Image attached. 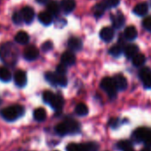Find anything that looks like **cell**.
Segmentation results:
<instances>
[{"mask_svg": "<svg viewBox=\"0 0 151 151\" xmlns=\"http://www.w3.org/2000/svg\"><path fill=\"white\" fill-rule=\"evenodd\" d=\"M53 97H54V93L51 91H45L43 93V101L49 105L52 102Z\"/></svg>", "mask_w": 151, "mask_h": 151, "instance_id": "obj_33", "label": "cell"}, {"mask_svg": "<svg viewBox=\"0 0 151 151\" xmlns=\"http://www.w3.org/2000/svg\"><path fill=\"white\" fill-rule=\"evenodd\" d=\"M50 105L52 107V109L56 111H60L64 106V99L60 94H54V97L50 103Z\"/></svg>", "mask_w": 151, "mask_h": 151, "instance_id": "obj_13", "label": "cell"}, {"mask_svg": "<svg viewBox=\"0 0 151 151\" xmlns=\"http://www.w3.org/2000/svg\"><path fill=\"white\" fill-rule=\"evenodd\" d=\"M60 6L57 2L55 1H49L48 5H47V12L49 14H51L52 16L53 15H57L60 13Z\"/></svg>", "mask_w": 151, "mask_h": 151, "instance_id": "obj_23", "label": "cell"}, {"mask_svg": "<svg viewBox=\"0 0 151 151\" xmlns=\"http://www.w3.org/2000/svg\"><path fill=\"white\" fill-rule=\"evenodd\" d=\"M111 19H112L113 27L115 29H121L125 22V18L123 15V14H121V13H118L116 15H113L111 17Z\"/></svg>", "mask_w": 151, "mask_h": 151, "instance_id": "obj_17", "label": "cell"}, {"mask_svg": "<svg viewBox=\"0 0 151 151\" xmlns=\"http://www.w3.org/2000/svg\"><path fill=\"white\" fill-rule=\"evenodd\" d=\"M68 126V133H77L80 131V124L72 118H67L64 121Z\"/></svg>", "mask_w": 151, "mask_h": 151, "instance_id": "obj_14", "label": "cell"}, {"mask_svg": "<svg viewBox=\"0 0 151 151\" xmlns=\"http://www.w3.org/2000/svg\"><path fill=\"white\" fill-rule=\"evenodd\" d=\"M133 14L138 16H144L148 12V6L147 3H139L133 8Z\"/></svg>", "mask_w": 151, "mask_h": 151, "instance_id": "obj_18", "label": "cell"}, {"mask_svg": "<svg viewBox=\"0 0 151 151\" xmlns=\"http://www.w3.org/2000/svg\"><path fill=\"white\" fill-rule=\"evenodd\" d=\"M60 6L66 14H69L75 10L76 1L75 0H62L60 3Z\"/></svg>", "mask_w": 151, "mask_h": 151, "instance_id": "obj_19", "label": "cell"}, {"mask_svg": "<svg viewBox=\"0 0 151 151\" xmlns=\"http://www.w3.org/2000/svg\"><path fill=\"white\" fill-rule=\"evenodd\" d=\"M18 56V49L12 43H6L0 48V57L6 64L13 66L16 63Z\"/></svg>", "mask_w": 151, "mask_h": 151, "instance_id": "obj_1", "label": "cell"}, {"mask_svg": "<svg viewBox=\"0 0 151 151\" xmlns=\"http://www.w3.org/2000/svg\"><path fill=\"white\" fill-rule=\"evenodd\" d=\"M149 129L145 127H139L136 129L132 133V138L136 142H144Z\"/></svg>", "mask_w": 151, "mask_h": 151, "instance_id": "obj_9", "label": "cell"}, {"mask_svg": "<svg viewBox=\"0 0 151 151\" xmlns=\"http://www.w3.org/2000/svg\"><path fill=\"white\" fill-rule=\"evenodd\" d=\"M116 147L119 150H127L129 148H132V142L129 140H120L119 142H117Z\"/></svg>", "mask_w": 151, "mask_h": 151, "instance_id": "obj_31", "label": "cell"}, {"mask_svg": "<svg viewBox=\"0 0 151 151\" xmlns=\"http://www.w3.org/2000/svg\"><path fill=\"white\" fill-rule=\"evenodd\" d=\"M142 27L146 30L151 31V17H147L146 19L143 20V22H142Z\"/></svg>", "mask_w": 151, "mask_h": 151, "instance_id": "obj_36", "label": "cell"}, {"mask_svg": "<svg viewBox=\"0 0 151 151\" xmlns=\"http://www.w3.org/2000/svg\"><path fill=\"white\" fill-rule=\"evenodd\" d=\"M38 20L42 24L48 26L52 22V15L48 12H41L38 14Z\"/></svg>", "mask_w": 151, "mask_h": 151, "instance_id": "obj_20", "label": "cell"}, {"mask_svg": "<svg viewBox=\"0 0 151 151\" xmlns=\"http://www.w3.org/2000/svg\"><path fill=\"white\" fill-rule=\"evenodd\" d=\"M144 143H145L146 147H151V130L150 129H149V131L147 132V137H146V139L144 140Z\"/></svg>", "mask_w": 151, "mask_h": 151, "instance_id": "obj_39", "label": "cell"}, {"mask_svg": "<svg viewBox=\"0 0 151 151\" xmlns=\"http://www.w3.org/2000/svg\"><path fill=\"white\" fill-rule=\"evenodd\" d=\"M12 19H13L14 23L16 24V25H21L22 22V21H23V20H22V14H21V13H19V12L14 13Z\"/></svg>", "mask_w": 151, "mask_h": 151, "instance_id": "obj_34", "label": "cell"}, {"mask_svg": "<svg viewBox=\"0 0 151 151\" xmlns=\"http://www.w3.org/2000/svg\"><path fill=\"white\" fill-rule=\"evenodd\" d=\"M123 51L125 56L127 57V59H132L139 52V47L134 44H130V45H127L124 48Z\"/></svg>", "mask_w": 151, "mask_h": 151, "instance_id": "obj_16", "label": "cell"}, {"mask_svg": "<svg viewBox=\"0 0 151 151\" xmlns=\"http://www.w3.org/2000/svg\"><path fill=\"white\" fill-rule=\"evenodd\" d=\"M11 72L5 67H0V80L4 82H8L11 80Z\"/></svg>", "mask_w": 151, "mask_h": 151, "instance_id": "obj_24", "label": "cell"}, {"mask_svg": "<svg viewBox=\"0 0 151 151\" xmlns=\"http://www.w3.org/2000/svg\"><path fill=\"white\" fill-rule=\"evenodd\" d=\"M141 81L146 89H151V74H149L146 78L141 79Z\"/></svg>", "mask_w": 151, "mask_h": 151, "instance_id": "obj_35", "label": "cell"}, {"mask_svg": "<svg viewBox=\"0 0 151 151\" xmlns=\"http://www.w3.org/2000/svg\"><path fill=\"white\" fill-rule=\"evenodd\" d=\"M55 132L60 136H64V135L68 134V126H67L66 123L63 121V122L58 124L55 126Z\"/></svg>", "mask_w": 151, "mask_h": 151, "instance_id": "obj_27", "label": "cell"}, {"mask_svg": "<svg viewBox=\"0 0 151 151\" xmlns=\"http://www.w3.org/2000/svg\"><path fill=\"white\" fill-rule=\"evenodd\" d=\"M2 103V100H1V98H0V104Z\"/></svg>", "mask_w": 151, "mask_h": 151, "instance_id": "obj_44", "label": "cell"}, {"mask_svg": "<svg viewBox=\"0 0 151 151\" xmlns=\"http://www.w3.org/2000/svg\"><path fill=\"white\" fill-rule=\"evenodd\" d=\"M124 151H134L132 148H129V149H127V150H124Z\"/></svg>", "mask_w": 151, "mask_h": 151, "instance_id": "obj_43", "label": "cell"}, {"mask_svg": "<svg viewBox=\"0 0 151 151\" xmlns=\"http://www.w3.org/2000/svg\"><path fill=\"white\" fill-rule=\"evenodd\" d=\"M57 74L59 75H65L66 72H67V68L64 64H60L56 67V71H55Z\"/></svg>", "mask_w": 151, "mask_h": 151, "instance_id": "obj_37", "label": "cell"}, {"mask_svg": "<svg viewBox=\"0 0 151 151\" xmlns=\"http://www.w3.org/2000/svg\"><path fill=\"white\" fill-rule=\"evenodd\" d=\"M114 84L116 86V88L117 91H124L127 88L128 83L127 79L121 74H116L115 77L113 78Z\"/></svg>", "mask_w": 151, "mask_h": 151, "instance_id": "obj_5", "label": "cell"}, {"mask_svg": "<svg viewBox=\"0 0 151 151\" xmlns=\"http://www.w3.org/2000/svg\"><path fill=\"white\" fill-rule=\"evenodd\" d=\"M68 46L71 51L77 52V51H80L83 47V42L80 38L78 37H72L68 39Z\"/></svg>", "mask_w": 151, "mask_h": 151, "instance_id": "obj_10", "label": "cell"}, {"mask_svg": "<svg viewBox=\"0 0 151 151\" xmlns=\"http://www.w3.org/2000/svg\"><path fill=\"white\" fill-rule=\"evenodd\" d=\"M99 146L95 142L87 143H69L67 146V151H97Z\"/></svg>", "mask_w": 151, "mask_h": 151, "instance_id": "obj_3", "label": "cell"}, {"mask_svg": "<svg viewBox=\"0 0 151 151\" xmlns=\"http://www.w3.org/2000/svg\"><path fill=\"white\" fill-rule=\"evenodd\" d=\"M75 111L77 113V115L80 116H85L88 114V107L85 104V103H79L77 105L75 109Z\"/></svg>", "mask_w": 151, "mask_h": 151, "instance_id": "obj_26", "label": "cell"}, {"mask_svg": "<svg viewBox=\"0 0 151 151\" xmlns=\"http://www.w3.org/2000/svg\"><path fill=\"white\" fill-rule=\"evenodd\" d=\"M101 87L102 88V90H104L107 94L109 95V97L110 99H114L116 96V86L114 84L113 78H104L101 83Z\"/></svg>", "mask_w": 151, "mask_h": 151, "instance_id": "obj_4", "label": "cell"}, {"mask_svg": "<svg viewBox=\"0 0 151 151\" xmlns=\"http://www.w3.org/2000/svg\"><path fill=\"white\" fill-rule=\"evenodd\" d=\"M45 79L52 86H57V73L47 72L45 74Z\"/></svg>", "mask_w": 151, "mask_h": 151, "instance_id": "obj_30", "label": "cell"}, {"mask_svg": "<svg viewBox=\"0 0 151 151\" xmlns=\"http://www.w3.org/2000/svg\"><path fill=\"white\" fill-rule=\"evenodd\" d=\"M14 83L19 87H24L27 84V74L22 69H18L14 74Z\"/></svg>", "mask_w": 151, "mask_h": 151, "instance_id": "obj_7", "label": "cell"}, {"mask_svg": "<svg viewBox=\"0 0 151 151\" xmlns=\"http://www.w3.org/2000/svg\"><path fill=\"white\" fill-rule=\"evenodd\" d=\"M137 36H138V31L134 26H128L127 28H125V29L124 31V39L132 41V40L136 39Z\"/></svg>", "mask_w": 151, "mask_h": 151, "instance_id": "obj_15", "label": "cell"}, {"mask_svg": "<svg viewBox=\"0 0 151 151\" xmlns=\"http://www.w3.org/2000/svg\"><path fill=\"white\" fill-rule=\"evenodd\" d=\"M118 124H119V120L117 118H111L109 120V125L112 128H116L118 126Z\"/></svg>", "mask_w": 151, "mask_h": 151, "instance_id": "obj_40", "label": "cell"}, {"mask_svg": "<svg viewBox=\"0 0 151 151\" xmlns=\"http://www.w3.org/2000/svg\"><path fill=\"white\" fill-rule=\"evenodd\" d=\"M37 3H39V4H46V3H48L49 2V0H37Z\"/></svg>", "mask_w": 151, "mask_h": 151, "instance_id": "obj_41", "label": "cell"}, {"mask_svg": "<svg viewBox=\"0 0 151 151\" xmlns=\"http://www.w3.org/2000/svg\"><path fill=\"white\" fill-rule=\"evenodd\" d=\"M23 114H24V109H23V107H22L20 105L10 106V107L4 109L1 111V116H3V118L9 122L18 119Z\"/></svg>", "mask_w": 151, "mask_h": 151, "instance_id": "obj_2", "label": "cell"}, {"mask_svg": "<svg viewBox=\"0 0 151 151\" xmlns=\"http://www.w3.org/2000/svg\"><path fill=\"white\" fill-rule=\"evenodd\" d=\"M119 3H120V0H103L102 1V4L106 9L116 7V6L119 5Z\"/></svg>", "mask_w": 151, "mask_h": 151, "instance_id": "obj_32", "label": "cell"}, {"mask_svg": "<svg viewBox=\"0 0 151 151\" xmlns=\"http://www.w3.org/2000/svg\"><path fill=\"white\" fill-rule=\"evenodd\" d=\"M132 64L135 66V67H140L142 66L145 62H146V57L143 53H137L132 59Z\"/></svg>", "mask_w": 151, "mask_h": 151, "instance_id": "obj_25", "label": "cell"}, {"mask_svg": "<svg viewBox=\"0 0 151 151\" xmlns=\"http://www.w3.org/2000/svg\"><path fill=\"white\" fill-rule=\"evenodd\" d=\"M61 63L65 66H71L76 63V56L72 52L67 51L61 55Z\"/></svg>", "mask_w": 151, "mask_h": 151, "instance_id": "obj_12", "label": "cell"}, {"mask_svg": "<svg viewBox=\"0 0 151 151\" xmlns=\"http://www.w3.org/2000/svg\"><path fill=\"white\" fill-rule=\"evenodd\" d=\"M52 43L51 42V41H46V42H45L43 45H42V46H41V49L44 51V52H48V51H50V50H52Z\"/></svg>", "mask_w": 151, "mask_h": 151, "instance_id": "obj_38", "label": "cell"}, {"mask_svg": "<svg viewBox=\"0 0 151 151\" xmlns=\"http://www.w3.org/2000/svg\"><path fill=\"white\" fill-rule=\"evenodd\" d=\"M33 116L35 120H37V122H43L46 118V111L43 108H38L34 110Z\"/></svg>", "mask_w": 151, "mask_h": 151, "instance_id": "obj_22", "label": "cell"}, {"mask_svg": "<svg viewBox=\"0 0 151 151\" xmlns=\"http://www.w3.org/2000/svg\"><path fill=\"white\" fill-rule=\"evenodd\" d=\"M141 151H151V147H144L143 149H141Z\"/></svg>", "mask_w": 151, "mask_h": 151, "instance_id": "obj_42", "label": "cell"}, {"mask_svg": "<svg viewBox=\"0 0 151 151\" xmlns=\"http://www.w3.org/2000/svg\"><path fill=\"white\" fill-rule=\"evenodd\" d=\"M14 40H15V42H17L18 44L26 45V44H28L29 41V36L28 33L25 32V31H20V32H18V33L15 35Z\"/></svg>", "mask_w": 151, "mask_h": 151, "instance_id": "obj_21", "label": "cell"}, {"mask_svg": "<svg viewBox=\"0 0 151 151\" xmlns=\"http://www.w3.org/2000/svg\"><path fill=\"white\" fill-rule=\"evenodd\" d=\"M23 56L27 60H34L39 56V50L34 45H29L24 50Z\"/></svg>", "mask_w": 151, "mask_h": 151, "instance_id": "obj_6", "label": "cell"}, {"mask_svg": "<svg viewBox=\"0 0 151 151\" xmlns=\"http://www.w3.org/2000/svg\"><path fill=\"white\" fill-rule=\"evenodd\" d=\"M21 14H22V20L28 24L31 23L35 18V12L33 8L29 6H25L24 8H22V10L21 11Z\"/></svg>", "mask_w": 151, "mask_h": 151, "instance_id": "obj_8", "label": "cell"}, {"mask_svg": "<svg viewBox=\"0 0 151 151\" xmlns=\"http://www.w3.org/2000/svg\"><path fill=\"white\" fill-rule=\"evenodd\" d=\"M109 54L112 55L113 57H119V56L122 54V52H123L122 45L117 44V45H113V46L109 49Z\"/></svg>", "mask_w": 151, "mask_h": 151, "instance_id": "obj_28", "label": "cell"}, {"mask_svg": "<svg viewBox=\"0 0 151 151\" xmlns=\"http://www.w3.org/2000/svg\"><path fill=\"white\" fill-rule=\"evenodd\" d=\"M115 36V31L110 27H105L103 28L100 32V37L104 42H110Z\"/></svg>", "mask_w": 151, "mask_h": 151, "instance_id": "obj_11", "label": "cell"}, {"mask_svg": "<svg viewBox=\"0 0 151 151\" xmlns=\"http://www.w3.org/2000/svg\"><path fill=\"white\" fill-rule=\"evenodd\" d=\"M105 11H106V8H105V6H103L102 2L97 4V5L93 7V13H94V15H95L96 17H101V16L104 14Z\"/></svg>", "mask_w": 151, "mask_h": 151, "instance_id": "obj_29", "label": "cell"}]
</instances>
